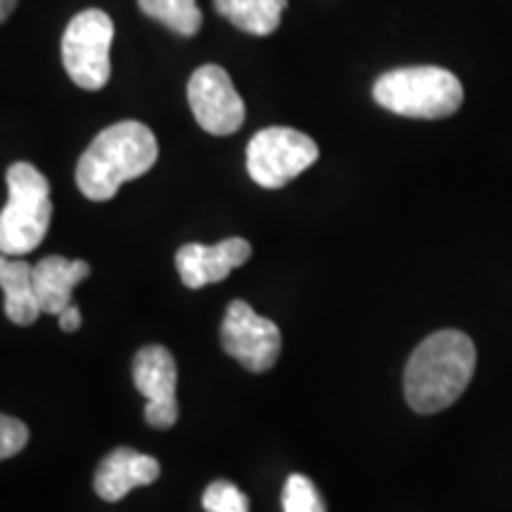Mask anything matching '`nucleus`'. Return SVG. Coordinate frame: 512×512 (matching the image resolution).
Here are the masks:
<instances>
[{
    "label": "nucleus",
    "instance_id": "obj_1",
    "mask_svg": "<svg viewBox=\"0 0 512 512\" xmlns=\"http://www.w3.org/2000/svg\"><path fill=\"white\" fill-rule=\"evenodd\" d=\"M477 351L460 330H439L422 339L403 375V392L415 413L432 415L453 406L475 375Z\"/></svg>",
    "mask_w": 512,
    "mask_h": 512
},
{
    "label": "nucleus",
    "instance_id": "obj_2",
    "mask_svg": "<svg viewBox=\"0 0 512 512\" xmlns=\"http://www.w3.org/2000/svg\"><path fill=\"white\" fill-rule=\"evenodd\" d=\"M159 157L150 126L126 119L107 126L86 147L76 164V185L88 200L107 202L133 178L145 176Z\"/></svg>",
    "mask_w": 512,
    "mask_h": 512
},
{
    "label": "nucleus",
    "instance_id": "obj_3",
    "mask_svg": "<svg viewBox=\"0 0 512 512\" xmlns=\"http://www.w3.org/2000/svg\"><path fill=\"white\" fill-rule=\"evenodd\" d=\"M373 98L399 117L446 119L460 110L465 93L456 74L425 64L382 74L373 86Z\"/></svg>",
    "mask_w": 512,
    "mask_h": 512
},
{
    "label": "nucleus",
    "instance_id": "obj_4",
    "mask_svg": "<svg viewBox=\"0 0 512 512\" xmlns=\"http://www.w3.org/2000/svg\"><path fill=\"white\" fill-rule=\"evenodd\" d=\"M8 204L0 211V249L3 256H22L46 240L53 204L48 178L29 162L8 169Z\"/></svg>",
    "mask_w": 512,
    "mask_h": 512
},
{
    "label": "nucleus",
    "instance_id": "obj_5",
    "mask_svg": "<svg viewBox=\"0 0 512 512\" xmlns=\"http://www.w3.org/2000/svg\"><path fill=\"white\" fill-rule=\"evenodd\" d=\"M316 140L287 126L261 128L247 145V171L266 190L285 188L318 162Z\"/></svg>",
    "mask_w": 512,
    "mask_h": 512
},
{
    "label": "nucleus",
    "instance_id": "obj_6",
    "mask_svg": "<svg viewBox=\"0 0 512 512\" xmlns=\"http://www.w3.org/2000/svg\"><path fill=\"white\" fill-rule=\"evenodd\" d=\"M112 38V17L98 8L79 12L64 29L62 64L83 91H100L110 81Z\"/></svg>",
    "mask_w": 512,
    "mask_h": 512
},
{
    "label": "nucleus",
    "instance_id": "obj_7",
    "mask_svg": "<svg viewBox=\"0 0 512 512\" xmlns=\"http://www.w3.org/2000/svg\"><path fill=\"white\" fill-rule=\"evenodd\" d=\"M221 344L228 356L252 373H266L280 356V330L242 299L230 302L221 323Z\"/></svg>",
    "mask_w": 512,
    "mask_h": 512
},
{
    "label": "nucleus",
    "instance_id": "obj_8",
    "mask_svg": "<svg viewBox=\"0 0 512 512\" xmlns=\"http://www.w3.org/2000/svg\"><path fill=\"white\" fill-rule=\"evenodd\" d=\"M188 105L197 124L211 136H230L245 124V100L219 64H204L192 72Z\"/></svg>",
    "mask_w": 512,
    "mask_h": 512
},
{
    "label": "nucleus",
    "instance_id": "obj_9",
    "mask_svg": "<svg viewBox=\"0 0 512 512\" xmlns=\"http://www.w3.org/2000/svg\"><path fill=\"white\" fill-rule=\"evenodd\" d=\"M176 361L169 349L150 344L133 358V382L147 399L145 420L157 430H169L178 420Z\"/></svg>",
    "mask_w": 512,
    "mask_h": 512
},
{
    "label": "nucleus",
    "instance_id": "obj_10",
    "mask_svg": "<svg viewBox=\"0 0 512 512\" xmlns=\"http://www.w3.org/2000/svg\"><path fill=\"white\" fill-rule=\"evenodd\" d=\"M249 256H252V245L245 238H228L219 245L190 242L176 252V268L185 287L200 290V287L226 280Z\"/></svg>",
    "mask_w": 512,
    "mask_h": 512
},
{
    "label": "nucleus",
    "instance_id": "obj_11",
    "mask_svg": "<svg viewBox=\"0 0 512 512\" xmlns=\"http://www.w3.org/2000/svg\"><path fill=\"white\" fill-rule=\"evenodd\" d=\"M159 472H162V467H159L157 458L133 451V448H117V451H112L110 456L102 460L98 472H95V494L102 501L117 503L136 486H147L155 482Z\"/></svg>",
    "mask_w": 512,
    "mask_h": 512
},
{
    "label": "nucleus",
    "instance_id": "obj_12",
    "mask_svg": "<svg viewBox=\"0 0 512 512\" xmlns=\"http://www.w3.org/2000/svg\"><path fill=\"white\" fill-rule=\"evenodd\" d=\"M91 275V266L86 261H69L64 256H46L34 264V287L38 306L43 313L60 316L64 309L72 306L74 287Z\"/></svg>",
    "mask_w": 512,
    "mask_h": 512
},
{
    "label": "nucleus",
    "instance_id": "obj_13",
    "mask_svg": "<svg viewBox=\"0 0 512 512\" xmlns=\"http://www.w3.org/2000/svg\"><path fill=\"white\" fill-rule=\"evenodd\" d=\"M0 285L5 294V316L15 325H34L41 316L36 287H34V266L27 261L3 256L0 261Z\"/></svg>",
    "mask_w": 512,
    "mask_h": 512
},
{
    "label": "nucleus",
    "instance_id": "obj_14",
    "mask_svg": "<svg viewBox=\"0 0 512 512\" xmlns=\"http://www.w3.org/2000/svg\"><path fill=\"white\" fill-rule=\"evenodd\" d=\"M214 8L245 34L271 36L280 27L287 0H214Z\"/></svg>",
    "mask_w": 512,
    "mask_h": 512
},
{
    "label": "nucleus",
    "instance_id": "obj_15",
    "mask_svg": "<svg viewBox=\"0 0 512 512\" xmlns=\"http://www.w3.org/2000/svg\"><path fill=\"white\" fill-rule=\"evenodd\" d=\"M138 5L147 17L178 36H195L202 29V12L195 0H138Z\"/></svg>",
    "mask_w": 512,
    "mask_h": 512
},
{
    "label": "nucleus",
    "instance_id": "obj_16",
    "mask_svg": "<svg viewBox=\"0 0 512 512\" xmlns=\"http://www.w3.org/2000/svg\"><path fill=\"white\" fill-rule=\"evenodd\" d=\"M285 512H328L320 498L316 484L304 475H290L283 489Z\"/></svg>",
    "mask_w": 512,
    "mask_h": 512
},
{
    "label": "nucleus",
    "instance_id": "obj_17",
    "mask_svg": "<svg viewBox=\"0 0 512 512\" xmlns=\"http://www.w3.org/2000/svg\"><path fill=\"white\" fill-rule=\"evenodd\" d=\"M207 512H249V498L235 484L219 479L211 482L202 496Z\"/></svg>",
    "mask_w": 512,
    "mask_h": 512
},
{
    "label": "nucleus",
    "instance_id": "obj_18",
    "mask_svg": "<svg viewBox=\"0 0 512 512\" xmlns=\"http://www.w3.org/2000/svg\"><path fill=\"white\" fill-rule=\"evenodd\" d=\"M29 441V427L22 420L12 418V415H3L0 418V458L8 460L17 456Z\"/></svg>",
    "mask_w": 512,
    "mask_h": 512
},
{
    "label": "nucleus",
    "instance_id": "obj_19",
    "mask_svg": "<svg viewBox=\"0 0 512 512\" xmlns=\"http://www.w3.org/2000/svg\"><path fill=\"white\" fill-rule=\"evenodd\" d=\"M60 328L62 332H76L81 328V311L79 306H69L60 313Z\"/></svg>",
    "mask_w": 512,
    "mask_h": 512
},
{
    "label": "nucleus",
    "instance_id": "obj_20",
    "mask_svg": "<svg viewBox=\"0 0 512 512\" xmlns=\"http://www.w3.org/2000/svg\"><path fill=\"white\" fill-rule=\"evenodd\" d=\"M17 8V0H0V19H8L12 15V10Z\"/></svg>",
    "mask_w": 512,
    "mask_h": 512
}]
</instances>
